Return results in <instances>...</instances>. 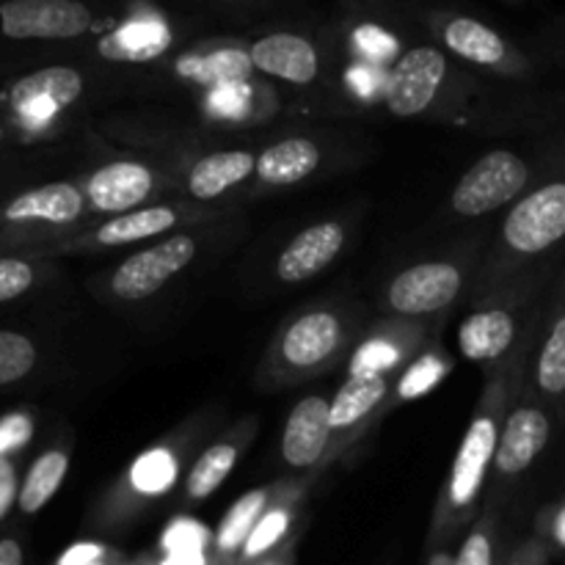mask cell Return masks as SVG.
I'll return each instance as SVG.
<instances>
[{"label": "cell", "instance_id": "cell-1", "mask_svg": "<svg viewBox=\"0 0 565 565\" xmlns=\"http://www.w3.org/2000/svg\"><path fill=\"white\" fill-rule=\"evenodd\" d=\"M527 163L508 149L480 158L452 191V207L461 215H483L502 207L527 185Z\"/></svg>", "mask_w": 565, "mask_h": 565}, {"label": "cell", "instance_id": "cell-2", "mask_svg": "<svg viewBox=\"0 0 565 565\" xmlns=\"http://www.w3.org/2000/svg\"><path fill=\"white\" fill-rule=\"evenodd\" d=\"M563 237L565 182H550L524 196L505 221V241L519 254H541Z\"/></svg>", "mask_w": 565, "mask_h": 565}, {"label": "cell", "instance_id": "cell-3", "mask_svg": "<svg viewBox=\"0 0 565 565\" xmlns=\"http://www.w3.org/2000/svg\"><path fill=\"white\" fill-rule=\"evenodd\" d=\"M92 28L77 0H9L0 6V31L11 39H72Z\"/></svg>", "mask_w": 565, "mask_h": 565}, {"label": "cell", "instance_id": "cell-4", "mask_svg": "<svg viewBox=\"0 0 565 565\" xmlns=\"http://www.w3.org/2000/svg\"><path fill=\"white\" fill-rule=\"evenodd\" d=\"M196 254V243L188 235L169 237L158 246L147 248L141 254H132L130 259L116 268L110 287L125 301H141V298L158 292L171 276L180 274Z\"/></svg>", "mask_w": 565, "mask_h": 565}, {"label": "cell", "instance_id": "cell-5", "mask_svg": "<svg viewBox=\"0 0 565 565\" xmlns=\"http://www.w3.org/2000/svg\"><path fill=\"white\" fill-rule=\"evenodd\" d=\"M447 61L439 50L417 47L397 61L386 88V103L395 116H417L434 103L441 81H445Z\"/></svg>", "mask_w": 565, "mask_h": 565}, {"label": "cell", "instance_id": "cell-6", "mask_svg": "<svg viewBox=\"0 0 565 565\" xmlns=\"http://www.w3.org/2000/svg\"><path fill=\"white\" fill-rule=\"evenodd\" d=\"M461 290V270L447 263H425L408 268L392 281L390 303L403 315H428L445 309Z\"/></svg>", "mask_w": 565, "mask_h": 565}, {"label": "cell", "instance_id": "cell-7", "mask_svg": "<svg viewBox=\"0 0 565 565\" xmlns=\"http://www.w3.org/2000/svg\"><path fill=\"white\" fill-rule=\"evenodd\" d=\"M83 92V77L70 66H47L22 77L11 88V105L31 121H44L55 110L75 103Z\"/></svg>", "mask_w": 565, "mask_h": 565}, {"label": "cell", "instance_id": "cell-8", "mask_svg": "<svg viewBox=\"0 0 565 565\" xmlns=\"http://www.w3.org/2000/svg\"><path fill=\"white\" fill-rule=\"evenodd\" d=\"M331 406L323 397H307L292 408L287 419L281 456L292 467H312L323 456L331 434Z\"/></svg>", "mask_w": 565, "mask_h": 565}, {"label": "cell", "instance_id": "cell-9", "mask_svg": "<svg viewBox=\"0 0 565 565\" xmlns=\"http://www.w3.org/2000/svg\"><path fill=\"white\" fill-rule=\"evenodd\" d=\"M497 425L494 419L478 417L469 425L467 436H463V445L458 450L456 469H452V483H450V500L452 505H469L478 494L480 483L486 478V469L494 461L497 456Z\"/></svg>", "mask_w": 565, "mask_h": 565}, {"label": "cell", "instance_id": "cell-10", "mask_svg": "<svg viewBox=\"0 0 565 565\" xmlns=\"http://www.w3.org/2000/svg\"><path fill=\"white\" fill-rule=\"evenodd\" d=\"M550 441V419L539 408H519L511 414L500 441L494 463L502 475H519L541 456Z\"/></svg>", "mask_w": 565, "mask_h": 565}, {"label": "cell", "instance_id": "cell-11", "mask_svg": "<svg viewBox=\"0 0 565 565\" xmlns=\"http://www.w3.org/2000/svg\"><path fill=\"white\" fill-rule=\"evenodd\" d=\"M342 246H345V232H342L340 224H331V221L301 232L279 257L281 281L298 285L303 279H312L342 252Z\"/></svg>", "mask_w": 565, "mask_h": 565}, {"label": "cell", "instance_id": "cell-12", "mask_svg": "<svg viewBox=\"0 0 565 565\" xmlns=\"http://www.w3.org/2000/svg\"><path fill=\"white\" fill-rule=\"evenodd\" d=\"M252 61L257 70L303 86L318 75V55L307 39L296 33H270L252 47Z\"/></svg>", "mask_w": 565, "mask_h": 565}, {"label": "cell", "instance_id": "cell-13", "mask_svg": "<svg viewBox=\"0 0 565 565\" xmlns=\"http://www.w3.org/2000/svg\"><path fill=\"white\" fill-rule=\"evenodd\" d=\"M152 191V171L141 163H110L88 180V199L105 213H125Z\"/></svg>", "mask_w": 565, "mask_h": 565}, {"label": "cell", "instance_id": "cell-14", "mask_svg": "<svg viewBox=\"0 0 565 565\" xmlns=\"http://www.w3.org/2000/svg\"><path fill=\"white\" fill-rule=\"evenodd\" d=\"M340 345V323L329 312H309L285 334L281 353L292 367H315Z\"/></svg>", "mask_w": 565, "mask_h": 565}, {"label": "cell", "instance_id": "cell-15", "mask_svg": "<svg viewBox=\"0 0 565 565\" xmlns=\"http://www.w3.org/2000/svg\"><path fill=\"white\" fill-rule=\"evenodd\" d=\"M83 196L75 185L70 182H53V185H42L36 191H28L17 196L14 202L6 207V218L9 221H47V224H70L81 215Z\"/></svg>", "mask_w": 565, "mask_h": 565}, {"label": "cell", "instance_id": "cell-16", "mask_svg": "<svg viewBox=\"0 0 565 565\" xmlns=\"http://www.w3.org/2000/svg\"><path fill=\"white\" fill-rule=\"evenodd\" d=\"M513 334H516V326L511 315L502 309H489V312H478L463 320L458 331V345L467 359L486 362V359L502 356L511 348Z\"/></svg>", "mask_w": 565, "mask_h": 565}, {"label": "cell", "instance_id": "cell-17", "mask_svg": "<svg viewBox=\"0 0 565 565\" xmlns=\"http://www.w3.org/2000/svg\"><path fill=\"white\" fill-rule=\"evenodd\" d=\"M320 163V149L307 138H287L265 149L257 160V174L270 185H292L312 174Z\"/></svg>", "mask_w": 565, "mask_h": 565}, {"label": "cell", "instance_id": "cell-18", "mask_svg": "<svg viewBox=\"0 0 565 565\" xmlns=\"http://www.w3.org/2000/svg\"><path fill=\"white\" fill-rule=\"evenodd\" d=\"M254 169H257V160L252 158V152H215L193 166L188 177V191L196 199H215L246 180Z\"/></svg>", "mask_w": 565, "mask_h": 565}, {"label": "cell", "instance_id": "cell-19", "mask_svg": "<svg viewBox=\"0 0 565 565\" xmlns=\"http://www.w3.org/2000/svg\"><path fill=\"white\" fill-rule=\"evenodd\" d=\"M171 36L158 20H138L121 25L99 42V53L110 61H149L169 47Z\"/></svg>", "mask_w": 565, "mask_h": 565}, {"label": "cell", "instance_id": "cell-20", "mask_svg": "<svg viewBox=\"0 0 565 565\" xmlns=\"http://www.w3.org/2000/svg\"><path fill=\"white\" fill-rule=\"evenodd\" d=\"M445 42L452 53L475 61V64H500L505 58V42L500 39V33H494L483 22L469 20V17H458L447 25Z\"/></svg>", "mask_w": 565, "mask_h": 565}, {"label": "cell", "instance_id": "cell-21", "mask_svg": "<svg viewBox=\"0 0 565 565\" xmlns=\"http://www.w3.org/2000/svg\"><path fill=\"white\" fill-rule=\"evenodd\" d=\"M386 395V381L379 373L353 375L331 403V428H348L373 412Z\"/></svg>", "mask_w": 565, "mask_h": 565}, {"label": "cell", "instance_id": "cell-22", "mask_svg": "<svg viewBox=\"0 0 565 565\" xmlns=\"http://www.w3.org/2000/svg\"><path fill=\"white\" fill-rule=\"evenodd\" d=\"M254 61L252 53H243V50H218V53L202 55V58H182L180 72L185 77H193L199 83H207V86H232V83H241L252 75Z\"/></svg>", "mask_w": 565, "mask_h": 565}, {"label": "cell", "instance_id": "cell-23", "mask_svg": "<svg viewBox=\"0 0 565 565\" xmlns=\"http://www.w3.org/2000/svg\"><path fill=\"white\" fill-rule=\"evenodd\" d=\"M177 224V213L169 207H152L138 210V213H127L121 218L108 221L103 230L97 232V241L103 246H121V243H136L143 237L160 235V232L171 230Z\"/></svg>", "mask_w": 565, "mask_h": 565}, {"label": "cell", "instance_id": "cell-24", "mask_svg": "<svg viewBox=\"0 0 565 565\" xmlns=\"http://www.w3.org/2000/svg\"><path fill=\"white\" fill-rule=\"evenodd\" d=\"M70 469V458L64 452L53 450V452H44L36 463L31 467L28 472L25 483H22L20 491V508L25 513H39L53 494L58 491V486L64 483V475Z\"/></svg>", "mask_w": 565, "mask_h": 565}, {"label": "cell", "instance_id": "cell-25", "mask_svg": "<svg viewBox=\"0 0 565 565\" xmlns=\"http://www.w3.org/2000/svg\"><path fill=\"white\" fill-rule=\"evenodd\" d=\"M237 461V450L232 445H215L202 452V458L193 467L191 478H188V494L193 500H207L215 489L226 480Z\"/></svg>", "mask_w": 565, "mask_h": 565}, {"label": "cell", "instance_id": "cell-26", "mask_svg": "<svg viewBox=\"0 0 565 565\" xmlns=\"http://www.w3.org/2000/svg\"><path fill=\"white\" fill-rule=\"evenodd\" d=\"M265 500H268L265 491H252V494H246L232 505V511L226 513L224 524L218 530V550L232 552L246 544L252 530L259 524V516H263Z\"/></svg>", "mask_w": 565, "mask_h": 565}, {"label": "cell", "instance_id": "cell-27", "mask_svg": "<svg viewBox=\"0 0 565 565\" xmlns=\"http://www.w3.org/2000/svg\"><path fill=\"white\" fill-rule=\"evenodd\" d=\"M539 386L546 395H565V315L555 320L541 348Z\"/></svg>", "mask_w": 565, "mask_h": 565}, {"label": "cell", "instance_id": "cell-28", "mask_svg": "<svg viewBox=\"0 0 565 565\" xmlns=\"http://www.w3.org/2000/svg\"><path fill=\"white\" fill-rule=\"evenodd\" d=\"M36 364V348L28 337L0 331V386L25 379Z\"/></svg>", "mask_w": 565, "mask_h": 565}, {"label": "cell", "instance_id": "cell-29", "mask_svg": "<svg viewBox=\"0 0 565 565\" xmlns=\"http://www.w3.org/2000/svg\"><path fill=\"white\" fill-rule=\"evenodd\" d=\"M177 478V463L171 461V456L166 450L147 452L141 461L132 469V483L143 494H158V491L169 489Z\"/></svg>", "mask_w": 565, "mask_h": 565}, {"label": "cell", "instance_id": "cell-30", "mask_svg": "<svg viewBox=\"0 0 565 565\" xmlns=\"http://www.w3.org/2000/svg\"><path fill=\"white\" fill-rule=\"evenodd\" d=\"M287 524H290V516H287L285 511H270L268 516L259 519L257 527L252 530L248 541L243 544V555H246L248 561L265 555V552H268L270 546H274L276 541L287 533Z\"/></svg>", "mask_w": 565, "mask_h": 565}, {"label": "cell", "instance_id": "cell-31", "mask_svg": "<svg viewBox=\"0 0 565 565\" xmlns=\"http://www.w3.org/2000/svg\"><path fill=\"white\" fill-rule=\"evenodd\" d=\"M33 268L22 259H0V303L31 290Z\"/></svg>", "mask_w": 565, "mask_h": 565}, {"label": "cell", "instance_id": "cell-32", "mask_svg": "<svg viewBox=\"0 0 565 565\" xmlns=\"http://www.w3.org/2000/svg\"><path fill=\"white\" fill-rule=\"evenodd\" d=\"M441 379V364L434 356L423 359L419 364H414L406 373V379L401 381V395L403 397H417L423 392H428L436 381Z\"/></svg>", "mask_w": 565, "mask_h": 565}, {"label": "cell", "instance_id": "cell-33", "mask_svg": "<svg viewBox=\"0 0 565 565\" xmlns=\"http://www.w3.org/2000/svg\"><path fill=\"white\" fill-rule=\"evenodd\" d=\"M356 44L373 58H390L397 53V39L375 25H362L356 31Z\"/></svg>", "mask_w": 565, "mask_h": 565}, {"label": "cell", "instance_id": "cell-34", "mask_svg": "<svg viewBox=\"0 0 565 565\" xmlns=\"http://www.w3.org/2000/svg\"><path fill=\"white\" fill-rule=\"evenodd\" d=\"M31 419L22 417V414H14V417L3 419L0 423V458L6 456L9 450H14V447L25 445L28 439H31Z\"/></svg>", "mask_w": 565, "mask_h": 565}, {"label": "cell", "instance_id": "cell-35", "mask_svg": "<svg viewBox=\"0 0 565 565\" xmlns=\"http://www.w3.org/2000/svg\"><path fill=\"white\" fill-rule=\"evenodd\" d=\"M395 351H392L390 345H384V342H375V345H367L359 351L356 362H353V373L356 375H367V373H379L381 367H386V364L395 362Z\"/></svg>", "mask_w": 565, "mask_h": 565}, {"label": "cell", "instance_id": "cell-36", "mask_svg": "<svg viewBox=\"0 0 565 565\" xmlns=\"http://www.w3.org/2000/svg\"><path fill=\"white\" fill-rule=\"evenodd\" d=\"M456 565H491V541L483 530L472 533L461 546Z\"/></svg>", "mask_w": 565, "mask_h": 565}, {"label": "cell", "instance_id": "cell-37", "mask_svg": "<svg viewBox=\"0 0 565 565\" xmlns=\"http://www.w3.org/2000/svg\"><path fill=\"white\" fill-rule=\"evenodd\" d=\"M199 524H177L169 535H166V546L171 552H199V541H202V530Z\"/></svg>", "mask_w": 565, "mask_h": 565}, {"label": "cell", "instance_id": "cell-38", "mask_svg": "<svg viewBox=\"0 0 565 565\" xmlns=\"http://www.w3.org/2000/svg\"><path fill=\"white\" fill-rule=\"evenodd\" d=\"M14 502V469L9 461L0 458V519L6 516V511Z\"/></svg>", "mask_w": 565, "mask_h": 565}, {"label": "cell", "instance_id": "cell-39", "mask_svg": "<svg viewBox=\"0 0 565 565\" xmlns=\"http://www.w3.org/2000/svg\"><path fill=\"white\" fill-rule=\"evenodd\" d=\"M99 555H103V550L94 544H81L75 546V550H70L64 555V561L58 565H92V563H99Z\"/></svg>", "mask_w": 565, "mask_h": 565}, {"label": "cell", "instance_id": "cell-40", "mask_svg": "<svg viewBox=\"0 0 565 565\" xmlns=\"http://www.w3.org/2000/svg\"><path fill=\"white\" fill-rule=\"evenodd\" d=\"M0 565H22V546L14 539L0 541Z\"/></svg>", "mask_w": 565, "mask_h": 565}, {"label": "cell", "instance_id": "cell-41", "mask_svg": "<svg viewBox=\"0 0 565 565\" xmlns=\"http://www.w3.org/2000/svg\"><path fill=\"white\" fill-rule=\"evenodd\" d=\"M163 565H204V557L199 552H171Z\"/></svg>", "mask_w": 565, "mask_h": 565}, {"label": "cell", "instance_id": "cell-42", "mask_svg": "<svg viewBox=\"0 0 565 565\" xmlns=\"http://www.w3.org/2000/svg\"><path fill=\"white\" fill-rule=\"evenodd\" d=\"M557 539H561L565 544V513L561 516V522H557Z\"/></svg>", "mask_w": 565, "mask_h": 565}, {"label": "cell", "instance_id": "cell-43", "mask_svg": "<svg viewBox=\"0 0 565 565\" xmlns=\"http://www.w3.org/2000/svg\"><path fill=\"white\" fill-rule=\"evenodd\" d=\"M0 138H3V127H0Z\"/></svg>", "mask_w": 565, "mask_h": 565}, {"label": "cell", "instance_id": "cell-44", "mask_svg": "<svg viewBox=\"0 0 565 565\" xmlns=\"http://www.w3.org/2000/svg\"><path fill=\"white\" fill-rule=\"evenodd\" d=\"M92 565H103V563H92Z\"/></svg>", "mask_w": 565, "mask_h": 565}]
</instances>
